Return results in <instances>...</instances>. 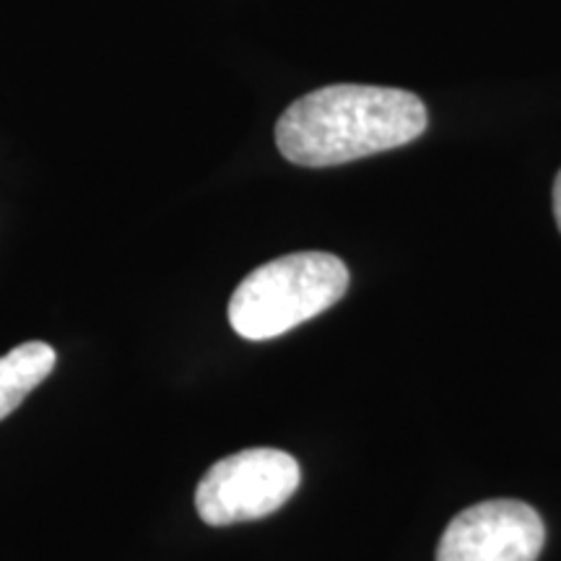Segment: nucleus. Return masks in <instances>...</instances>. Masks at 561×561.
Listing matches in <instances>:
<instances>
[{"mask_svg":"<svg viewBox=\"0 0 561 561\" xmlns=\"http://www.w3.org/2000/svg\"><path fill=\"white\" fill-rule=\"evenodd\" d=\"M424 130L426 107L411 91L333 83L286 107L276 146L291 164L339 167L411 144Z\"/></svg>","mask_w":561,"mask_h":561,"instance_id":"1","label":"nucleus"},{"mask_svg":"<svg viewBox=\"0 0 561 561\" xmlns=\"http://www.w3.org/2000/svg\"><path fill=\"white\" fill-rule=\"evenodd\" d=\"M348 289V268L331 252H294L244 276L229 299V322L248 341H268L318 318Z\"/></svg>","mask_w":561,"mask_h":561,"instance_id":"2","label":"nucleus"},{"mask_svg":"<svg viewBox=\"0 0 561 561\" xmlns=\"http://www.w3.org/2000/svg\"><path fill=\"white\" fill-rule=\"evenodd\" d=\"M299 462L273 447H252L229 455L203 476L195 489V510L214 528L268 517L299 489Z\"/></svg>","mask_w":561,"mask_h":561,"instance_id":"3","label":"nucleus"},{"mask_svg":"<svg viewBox=\"0 0 561 561\" xmlns=\"http://www.w3.org/2000/svg\"><path fill=\"white\" fill-rule=\"evenodd\" d=\"M546 543L541 515L517 500H489L453 517L437 561H538Z\"/></svg>","mask_w":561,"mask_h":561,"instance_id":"4","label":"nucleus"},{"mask_svg":"<svg viewBox=\"0 0 561 561\" xmlns=\"http://www.w3.org/2000/svg\"><path fill=\"white\" fill-rule=\"evenodd\" d=\"M58 354L50 343H21L5 356H0V421L24 403L34 388L55 369Z\"/></svg>","mask_w":561,"mask_h":561,"instance_id":"5","label":"nucleus"},{"mask_svg":"<svg viewBox=\"0 0 561 561\" xmlns=\"http://www.w3.org/2000/svg\"><path fill=\"white\" fill-rule=\"evenodd\" d=\"M553 216H557V227L561 231V172L557 174V182H553Z\"/></svg>","mask_w":561,"mask_h":561,"instance_id":"6","label":"nucleus"}]
</instances>
